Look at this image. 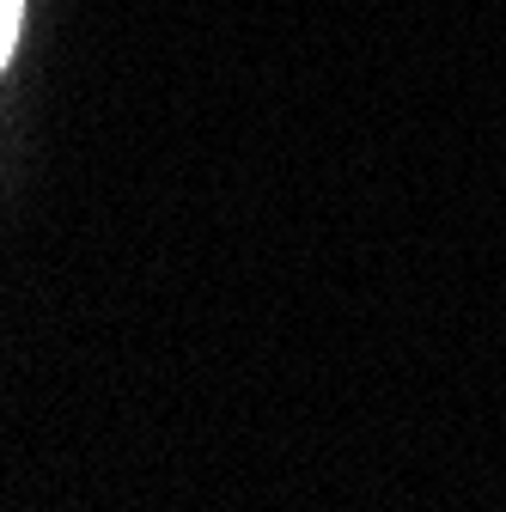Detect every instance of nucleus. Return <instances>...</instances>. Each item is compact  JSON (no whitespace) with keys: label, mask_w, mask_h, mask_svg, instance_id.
<instances>
[{"label":"nucleus","mask_w":506,"mask_h":512,"mask_svg":"<svg viewBox=\"0 0 506 512\" xmlns=\"http://www.w3.org/2000/svg\"><path fill=\"white\" fill-rule=\"evenodd\" d=\"M19 13H25V0H0V68H7V55H13V37H19Z\"/></svg>","instance_id":"obj_1"}]
</instances>
